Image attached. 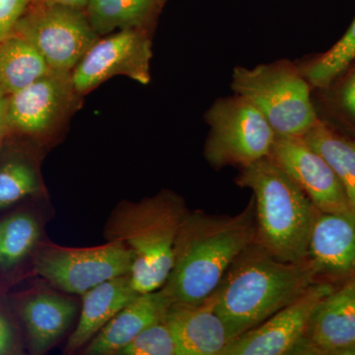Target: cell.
Wrapping results in <instances>:
<instances>
[{
    "label": "cell",
    "instance_id": "obj_20",
    "mask_svg": "<svg viewBox=\"0 0 355 355\" xmlns=\"http://www.w3.org/2000/svg\"><path fill=\"white\" fill-rule=\"evenodd\" d=\"M303 137L336 173L355 211V137L320 120Z\"/></svg>",
    "mask_w": 355,
    "mask_h": 355
},
{
    "label": "cell",
    "instance_id": "obj_1",
    "mask_svg": "<svg viewBox=\"0 0 355 355\" xmlns=\"http://www.w3.org/2000/svg\"><path fill=\"white\" fill-rule=\"evenodd\" d=\"M254 198L237 216L187 212L178 231L164 289L173 304H200L216 291L235 259L256 241Z\"/></svg>",
    "mask_w": 355,
    "mask_h": 355
},
{
    "label": "cell",
    "instance_id": "obj_6",
    "mask_svg": "<svg viewBox=\"0 0 355 355\" xmlns=\"http://www.w3.org/2000/svg\"><path fill=\"white\" fill-rule=\"evenodd\" d=\"M205 120L210 128L205 156L212 167L241 169L270 155L277 135L263 114L241 96L219 98Z\"/></svg>",
    "mask_w": 355,
    "mask_h": 355
},
{
    "label": "cell",
    "instance_id": "obj_4",
    "mask_svg": "<svg viewBox=\"0 0 355 355\" xmlns=\"http://www.w3.org/2000/svg\"><path fill=\"white\" fill-rule=\"evenodd\" d=\"M188 212L183 198L164 191L139 202L121 203L106 227L109 241L130 249V277L139 294L160 289L171 272L178 231Z\"/></svg>",
    "mask_w": 355,
    "mask_h": 355
},
{
    "label": "cell",
    "instance_id": "obj_27",
    "mask_svg": "<svg viewBox=\"0 0 355 355\" xmlns=\"http://www.w3.org/2000/svg\"><path fill=\"white\" fill-rule=\"evenodd\" d=\"M33 0H0V41L15 33V28Z\"/></svg>",
    "mask_w": 355,
    "mask_h": 355
},
{
    "label": "cell",
    "instance_id": "obj_21",
    "mask_svg": "<svg viewBox=\"0 0 355 355\" xmlns=\"http://www.w3.org/2000/svg\"><path fill=\"white\" fill-rule=\"evenodd\" d=\"M313 101L320 121L355 137V62L329 85L314 89Z\"/></svg>",
    "mask_w": 355,
    "mask_h": 355
},
{
    "label": "cell",
    "instance_id": "obj_25",
    "mask_svg": "<svg viewBox=\"0 0 355 355\" xmlns=\"http://www.w3.org/2000/svg\"><path fill=\"white\" fill-rule=\"evenodd\" d=\"M38 190V178L27 163L11 161L0 167V209L34 195Z\"/></svg>",
    "mask_w": 355,
    "mask_h": 355
},
{
    "label": "cell",
    "instance_id": "obj_16",
    "mask_svg": "<svg viewBox=\"0 0 355 355\" xmlns=\"http://www.w3.org/2000/svg\"><path fill=\"white\" fill-rule=\"evenodd\" d=\"M173 304L164 289L141 293L91 340L86 354H119L149 326L164 319Z\"/></svg>",
    "mask_w": 355,
    "mask_h": 355
},
{
    "label": "cell",
    "instance_id": "obj_10",
    "mask_svg": "<svg viewBox=\"0 0 355 355\" xmlns=\"http://www.w3.org/2000/svg\"><path fill=\"white\" fill-rule=\"evenodd\" d=\"M153 48L148 35L140 28L121 30L100 38L71 72L77 94H85L116 76L140 84L150 83Z\"/></svg>",
    "mask_w": 355,
    "mask_h": 355
},
{
    "label": "cell",
    "instance_id": "obj_17",
    "mask_svg": "<svg viewBox=\"0 0 355 355\" xmlns=\"http://www.w3.org/2000/svg\"><path fill=\"white\" fill-rule=\"evenodd\" d=\"M139 295L133 288L130 272L106 280L83 295L78 324L67 342V352L80 349Z\"/></svg>",
    "mask_w": 355,
    "mask_h": 355
},
{
    "label": "cell",
    "instance_id": "obj_11",
    "mask_svg": "<svg viewBox=\"0 0 355 355\" xmlns=\"http://www.w3.org/2000/svg\"><path fill=\"white\" fill-rule=\"evenodd\" d=\"M268 157L295 182L320 212L352 210L342 183L303 137H275Z\"/></svg>",
    "mask_w": 355,
    "mask_h": 355
},
{
    "label": "cell",
    "instance_id": "obj_13",
    "mask_svg": "<svg viewBox=\"0 0 355 355\" xmlns=\"http://www.w3.org/2000/svg\"><path fill=\"white\" fill-rule=\"evenodd\" d=\"M309 259L318 277H355V211L320 212L311 233Z\"/></svg>",
    "mask_w": 355,
    "mask_h": 355
},
{
    "label": "cell",
    "instance_id": "obj_29",
    "mask_svg": "<svg viewBox=\"0 0 355 355\" xmlns=\"http://www.w3.org/2000/svg\"><path fill=\"white\" fill-rule=\"evenodd\" d=\"M7 99H8V95L2 89H0V139L3 137L6 128H8V123H7Z\"/></svg>",
    "mask_w": 355,
    "mask_h": 355
},
{
    "label": "cell",
    "instance_id": "obj_5",
    "mask_svg": "<svg viewBox=\"0 0 355 355\" xmlns=\"http://www.w3.org/2000/svg\"><path fill=\"white\" fill-rule=\"evenodd\" d=\"M231 89L263 114L277 137H304L319 121L312 86L296 62L236 67Z\"/></svg>",
    "mask_w": 355,
    "mask_h": 355
},
{
    "label": "cell",
    "instance_id": "obj_26",
    "mask_svg": "<svg viewBox=\"0 0 355 355\" xmlns=\"http://www.w3.org/2000/svg\"><path fill=\"white\" fill-rule=\"evenodd\" d=\"M119 354L179 355V349L176 338L164 318L142 331Z\"/></svg>",
    "mask_w": 355,
    "mask_h": 355
},
{
    "label": "cell",
    "instance_id": "obj_14",
    "mask_svg": "<svg viewBox=\"0 0 355 355\" xmlns=\"http://www.w3.org/2000/svg\"><path fill=\"white\" fill-rule=\"evenodd\" d=\"M355 352V277H349L318 306L308 330L305 354Z\"/></svg>",
    "mask_w": 355,
    "mask_h": 355
},
{
    "label": "cell",
    "instance_id": "obj_30",
    "mask_svg": "<svg viewBox=\"0 0 355 355\" xmlns=\"http://www.w3.org/2000/svg\"><path fill=\"white\" fill-rule=\"evenodd\" d=\"M89 0H44L48 6H60L72 7V8L83 9L87 6Z\"/></svg>",
    "mask_w": 355,
    "mask_h": 355
},
{
    "label": "cell",
    "instance_id": "obj_22",
    "mask_svg": "<svg viewBox=\"0 0 355 355\" xmlns=\"http://www.w3.org/2000/svg\"><path fill=\"white\" fill-rule=\"evenodd\" d=\"M161 0H89L86 14L97 34L140 28Z\"/></svg>",
    "mask_w": 355,
    "mask_h": 355
},
{
    "label": "cell",
    "instance_id": "obj_23",
    "mask_svg": "<svg viewBox=\"0 0 355 355\" xmlns=\"http://www.w3.org/2000/svg\"><path fill=\"white\" fill-rule=\"evenodd\" d=\"M296 62L313 90L329 85L355 62V18L347 31L330 50Z\"/></svg>",
    "mask_w": 355,
    "mask_h": 355
},
{
    "label": "cell",
    "instance_id": "obj_15",
    "mask_svg": "<svg viewBox=\"0 0 355 355\" xmlns=\"http://www.w3.org/2000/svg\"><path fill=\"white\" fill-rule=\"evenodd\" d=\"M179 355H222L235 340L214 309L211 296L200 304H172L165 317Z\"/></svg>",
    "mask_w": 355,
    "mask_h": 355
},
{
    "label": "cell",
    "instance_id": "obj_7",
    "mask_svg": "<svg viewBox=\"0 0 355 355\" xmlns=\"http://www.w3.org/2000/svg\"><path fill=\"white\" fill-rule=\"evenodd\" d=\"M39 51L51 71L71 73L101 37L83 9L44 4L28 10L15 28Z\"/></svg>",
    "mask_w": 355,
    "mask_h": 355
},
{
    "label": "cell",
    "instance_id": "obj_9",
    "mask_svg": "<svg viewBox=\"0 0 355 355\" xmlns=\"http://www.w3.org/2000/svg\"><path fill=\"white\" fill-rule=\"evenodd\" d=\"M335 288L331 282H315L291 304L236 338L222 355L303 354L313 315Z\"/></svg>",
    "mask_w": 355,
    "mask_h": 355
},
{
    "label": "cell",
    "instance_id": "obj_28",
    "mask_svg": "<svg viewBox=\"0 0 355 355\" xmlns=\"http://www.w3.org/2000/svg\"><path fill=\"white\" fill-rule=\"evenodd\" d=\"M16 347L17 340L12 324L6 315L0 313V355L14 354Z\"/></svg>",
    "mask_w": 355,
    "mask_h": 355
},
{
    "label": "cell",
    "instance_id": "obj_19",
    "mask_svg": "<svg viewBox=\"0 0 355 355\" xmlns=\"http://www.w3.org/2000/svg\"><path fill=\"white\" fill-rule=\"evenodd\" d=\"M51 71L29 42L17 34L0 41V89L17 92Z\"/></svg>",
    "mask_w": 355,
    "mask_h": 355
},
{
    "label": "cell",
    "instance_id": "obj_8",
    "mask_svg": "<svg viewBox=\"0 0 355 355\" xmlns=\"http://www.w3.org/2000/svg\"><path fill=\"white\" fill-rule=\"evenodd\" d=\"M133 254L123 242L112 240L91 248H44L35 258V270L51 286L80 294L132 270Z\"/></svg>",
    "mask_w": 355,
    "mask_h": 355
},
{
    "label": "cell",
    "instance_id": "obj_24",
    "mask_svg": "<svg viewBox=\"0 0 355 355\" xmlns=\"http://www.w3.org/2000/svg\"><path fill=\"white\" fill-rule=\"evenodd\" d=\"M38 222L19 212L0 221V268H10L28 256L40 238Z\"/></svg>",
    "mask_w": 355,
    "mask_h": 355
},
{
    "label": "cell",
    "instance_id": "obj_18",
    "mask_svg": "<svg viewBox=\"0 0 355 355\" xmlns=\"http://www.w3.org/2000/svg\"><path fill=\"white\" fill-rule=\"evenodd\" d=\"M76 314V302L57 294L40 293L21 308L33 352L44 354L69 330Z\"/></svg>",
    "mask_w": 355,
    "mask_h": 355
},
{
    "label": "cell",
    "instance_id": "obj_2",
    "mask_svg": "<svg viewBox=\"0 0 355 355\" xmlns=\"http://www.w3.org/2000/svg\"><path fill=\"white\" fill-rule=\"evenodd\" d=\"M317 279L309 259L282 261L254 241L231 263L210 296L236 338L291 304Z\"/></svg>",
    "mask_w": 355,
    "mask_h": 355
},
{
    "label": "cell",
    "instance_id": "obj_12",
    "mask_svg": "<svg viewBox=\"0 0 355 355\" xmlns=\"http://www.w3.org/2000/svg\"><path fill=\"white\" fill-rule=\"evenodd\" d=\"M77 95L72 85L71 73L51 71L8 95V128L27 135L49 132L69 112Z\"/></svg>",
    "mask_w": 355,
    "mask_h": 355
},
{
    "label": "cell",
    "instance_id": "obj_3",
    "mask_svg": "<svg viewBox=\"0 0 355 355\" xmlns=\"http://www.w3.org/2000/svg\"><path fill=\"white\" fill-rule=\"evenodd\" d=\"M236 183L253 193L256 242L277 260H306L319 210L304 191L268 156L241 168Z\"/></svg>",
    "mask_w": 355,
    "mask_h": 355
}]
</instances>
